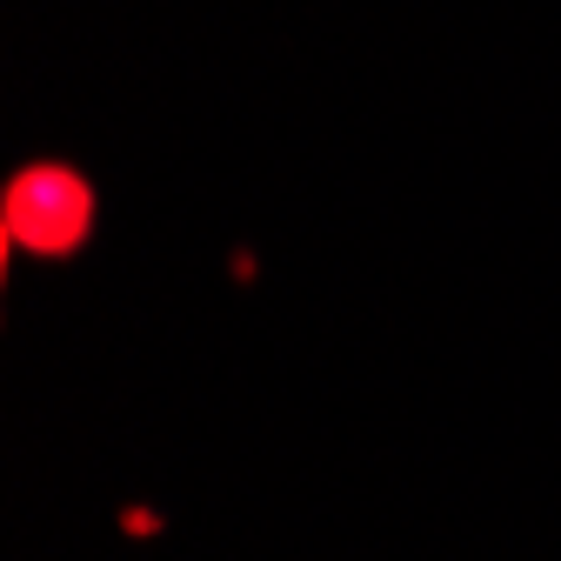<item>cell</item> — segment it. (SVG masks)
Masks as SVG:
<instances>
[{"label":"cell","instance_id":"6da1fadb","mask_svg":"<svg viewBox=\"0 0 561 561\" xmlns=\"http://www.w3.org/2000/svg\"><path fill=\"white\" fill-rule=\"evenodd\" d=\"M88 221H94V194H88L81 174H67V168H27L8 187V241L27 248V254L81 248Z\"/></svg>","mask_w":561,"mask_h":561}]
</instances>
